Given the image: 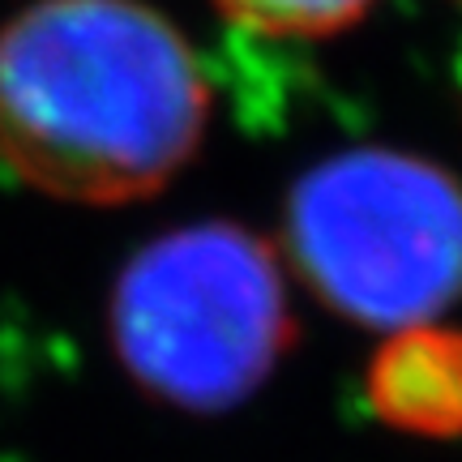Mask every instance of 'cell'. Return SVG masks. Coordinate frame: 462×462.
I'll list each match as a JSON object with an SVG mask.
<instances>
[{"instance_id":"cell-6","label":"cell","mask_w":462,"mask_h":462,"mask_svg":"<svg viewBox=\"0 0 462 462\" xmlns=\"http://www.w3.org/2000/svg\"><path fill=\"white\" fill-rule=\"evenodd\" d=\"M458 5H462V0H458Z\"/></svg>"},{"instance_id":"cell-5","label":"cell","mask_w":462,"mask_h":462,"mask_svg":"<svg viewBox=\"0 0 462 462\" xmlns=\"http://www.w3.org/2000/svg\"><path fill=\"white\" fill-rule=\"evenodd\" d=\"M231 26L270 39H326L356 26L373 0H215Z\"/></svg>"},{"instance_id":"cell-1","label":"cell","mask_w":462,"mask_h":462,"mask_svg":"<svg viewBox=\"0 0 462 462\" xmlns=\"http://www.w3.org/2000/svg\"><path fill=\"white\" fill-rule=\"evenodd\" d=\"M210 82L142 0H34L0 26V163L48 198H154L201 150Z\"/></svg>"},{"instance_id":"cell-4","label":"cell","mask_w":462,"mask_h":462,"mask_svg":"<svg viewBox=\"0 0 462 462\" xmlns=\"http://www.w3.org/2000/svg\"><path fill=\"white\" fill-rule=\"evenodd\" d=\"M373 411L402 432H462V330L411 326L398 330L368 368Z\"/></svg>"},{"instance_id":"cell-3","label":"cell","mask_w":462,"mask_h":462,"mask_svg":"<svg viewBox=\"0 0 462 462\" xmlns=\"http://www.w3.org/2000/svg\"><path fill=\"white\" fill-rule=\"evenodd\" d=\"M287 253L338 317L411 330L462 300V180L420 154L346 150L287 198Z\"/></svg>"},{"instance_id":"cell-2","label":"cell","mask_w":462,"mask_h":462,"mask_svg":"<svg viewBox=\"0 0 462 462\" xmlns=\"http://www.w3.org/2000/svg\"><path fill=\"white\" fill-rule=\"evenodd\" d=\"M107 317L133 381L193 411L248 398L296 334L279 253L236 223L150 240L120 270Z\"/></svg>"}]
</instances>
